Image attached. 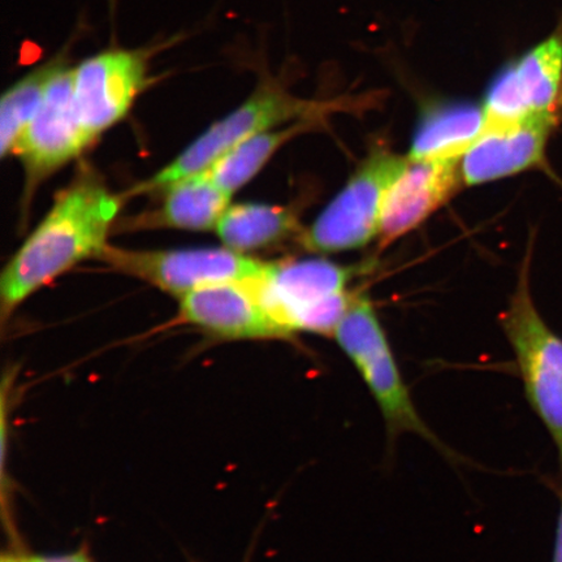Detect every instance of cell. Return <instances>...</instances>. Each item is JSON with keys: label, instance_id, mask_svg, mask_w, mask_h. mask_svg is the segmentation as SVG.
<instances>
[{"label": "cell", "instance_id": "cell-1", "mask_svg": "<svg viewBox=\"0 0 562 562\" xmlns=\"http://www.w3.org/2000/svg\"><path fill=\"white\" fill-rule=\"evenodd\" d=\"M122 200L88 173L56 196L45 220L26 238L0 278L3 323L48 281L83 259L100 255L108 245Z\"/></svg>", "mask_w": 562, "mask_h": 562}, {"label": "cell", "instance_id": "cell-2", "mask_svg": "<svg viewBox=\"0 0 562 562\" xmlns=\"http://www.w3.org/2000/svg\"><path fill=\"white\" fill-rule=\"evenodd\" d=\"M353 269L323 259L267 263L255 281L259 296L284 331L334 335L355 296L347 285Z\"/></svg>", "mask_w": 562, "mask_h": 562}, {"label": "cell", "instance_id": "cell-3", "mask_svg": "<svg viewBox=\"0 0 562 562\" xmlns=\"http://www.w3.org/2000/svg\"><path fill=\"white\" fill-rule=\"evenodd\" d=\"M531 249H527L518 284L503 327L515 350L526 396L559 449L562 467V339L540 316L530 291Z\"/></svg>", "mask_w": 562, "mask_h": 562}, {"label": "cell", "instance_id": "cell-4", "mask_svg": "<svg viewBox=\"0 0 562 562\" xmlns=\"http://www.w3.org/2000/svg\"><path fill=\"white\" fill-rule=\"evenodd\" d=\"M323 108L325 105L297 100L271 83L259 87L240 108L211 125L170 165L161 168L149 180L133 187L125 196L164 192L175 182L206 171L216 159L243 140L288 122L314 119Z\"/></svg>", "mask_w": 562, "mask_h": 562}, {"label": "cell", "instance_id": "cell-5", "mask_svg": "<svg viewBox=\"0 0 562 562\" xmlns=\"http://www.w3.org/2000/svg\"><path fill=\"white\" fill-rule=\"evenodd\" d=\"M334 336L374 396L389 437L395 439L404 432L418 434L446 452L414 406L381 322L367 297H353Z\"/></svg>", "mask_w": 562, "mask_h": 562}, {"label": "cell", "instance_id": "cell-6", "mask_svg": "<svg viewBox=\"0 0 562 562\" xmlns=\"http://www.w3.org/2000/svg\"><path fill=\"white\" fill-rule=\"evenodd\" d=\"M97 259L112 269L147 281L176 297L201 288L261 278L267 263L231 250H130L105 245Z\"/></svg>", "mask_w": 562, "mask_h": 562}, {"label": "cell", "instance_id": "cell-7", "mask_svg": "<svg viewBox=\"0 0 562 562\" xmlns=\"http://www.w3.org/2000/svg\"><path fill=\"white\" fill-rule=\"evenodd\" d=\"M407 157L372 151L346 188L302 235L307 249L336 252L362 248L379 234L384 195Z\"/></svg>", "mask_w": 562, "mask_h": 562}, {"label": "cell", "instance_id": "cell-8", "mask_svg": "<svg viewBox=\"0 0 562 562\" xmlns=\"http://www.w3.org/2000/svg\"><path fill=\"white\" fill-rule=\"evenodd\" d=\"M91 143L76 109L74 68L67 63L53 77L37 114L13 145L11 154L25 168L27 191L79 157Z\"/></svg>", "mask_w": 562, "mask_h": 562}, {"label": "cell", "instance_id": "cell-9", "mask_svg": "<svg viewBox=\"0 0 562 562\" xmlns=\"http://www.w3.org/2000/svg\"><path fill=\"white\" fill-rule=\"evenodd\" d=\"M562 104V32L550 35L491 81L483 110L486 124L553 114Z\"/></svg>", "mask_w": 562, "mask_h": 562}, {"label": "cell", "instance_id": "cell-10", "mask_svg": "<svg viewBox=\"0 0 562 562\" xmlns=\"http://www.w3.org/2000/svg\"><path fill=\"white\" fill-rule=\"evenodd\" d=\"M147 54L108 50L74 68V97L91 139L121 122L147 83Z\"/></svg>", "mask_w": 562, "mask_h": 562}, {"label": "cell", "instance_id": "cell-11", "mask_svg": "<svg viewBox=\"0 0 562 562\" xmlns=\"http://www.w3.org/2000/svg\"><path fill=\"white\" fill-rule=\"evenodd\" d=\"M559 112L486 124L460 160L462 184L477 186L543 166Z\"/></svg>", "mask_w": 562, "mask_h": 562}, {"label": "cell", "instance_id": "cell-12", "mask_svg": "<svg viewBox=\"0 0 562 562\" xmlns=\"http://www.w3.org/2000/svg\"><path fill=\"white\" fill-rule=\"evenodd\" d=\"M256 280L210 285L186 294L179 299L180 321L222 340L288 339L291 336L263 305Z\"/></svg>", "mask_w": 562, "mask_h": 562}, {"label": "cell", "instance_id": "cell-13", "mask_svg": "<svg viewBox=\"0 0 562 562\" xmlns=\"http://www.w3.org/2000/svg\"><path fill=\"white\" fill-rule=\"evenodd\" d=\"M460 160L407 157L384 195L379 237L389 245L419 226L451 199L461 184Z\"/></svg>", "mask_w": 562, "mask_h": 562}, {"label": "cell", "instance_id": "cell-14", "mask_svg": "<svg viewBox=\"0 0 562 562\" xmlns=\"http://www.w3.org/2000/svg\"><path fill=\"white\" fill-rule=\"evenodd\" d=\"M159 207L124 222L126 229H215L229 207L231 194L203 171L165 189Z\"/></svg>", "mask_w": 562, "mask_h": 562}, {"label": "cell", "instance_id": "cell-15", "mask_svg": "<svg viewBox=\"0 0 562 562\" xmlns=\"http://www.w3.org/2000/svg\"><path fill=\"white\" fill-rule=\"evenodd\" d=\"M486 123L483 105L462 102L431 105L419 119L409 158L461 160Z\"/></svg>", "mask_w": 562, "mask_h": 562}, {"label": "cell", "instance_id": "cell-16", "mask_svg": "<svg viewBox=\"0 0 562 562\" xmlns=\"http://www.w3.org/2000/svg\"><path fill=\"white\" fill-rule=\"evenodd\" d=\"M215 231L226 248L245 252L286 240L300 232V224L290 209L238 203L229 205Z\"/></svg>", "mask_w": 562, "mask_h": 562}, {"label": "cell", "instance_id": "cell-17", "mask_svg": "<svg viewBox=\"0 0 562 562\" xmlns=\"http://www.w3.org/2000/svg\"><path fill=\"white\" fill-rule=\"evenodd\" d=\"M66 55L56 56L12 86L0 101V156L12 153L21 133L40 109L48 86L58 70L67 65Z\"/></svg>", "mask_w": 562, "mask_h": 562}, {"label": "cell", "instance_id": "cell-18", "mask_svg": "<svg viewBox=\"0 0 562 562\" xmlns=\"http://www.w3.org/2000/svg\"><path fill=\"white\" fill-rule=\"evenodd\" d=\"M302 125L296 124L286 130L267 131L249 137L223 154L205 172L224 192L234 195L238 189L248 184L262 170V167L281 145L304 130Z\"/></svg>", "mask_w": 562, "mask_h": 562}, {"label": "cell", "instance_id": "cell-19", "mask_svg": "<svg viewBox=\"0 0 562 562\" xmlns=\"http://www.w3.org/2000/svg\"><path fill=\"white\" fill-rule=\"evenodd\" d=\"M15 562H93L89 553L83 550L65 554H24L11 553Z\"/></svg>", "mask_w": 562, "mask_h": 562}, {"label": "cell", "instance_id": "cell-20", "mask_svg": "<svg viewBox=\"0 0 562 562\" xmlns=\"http://www.w3.org/2000/svg\"><path fill=\"white\" fill-rule=\"evenodd\" d=\"M553 562H562V507L559 518L557 546H554Z\"/></svg>", "mask_w": 562, "mask_h": 562}, {"label": "cell", "instance_id": "cell-21", "mask_svg": "<svg viewBox=\"0 0 562 562\" xmlns=\"http://www.w3.org/2000/svg\"><path fill=\"white\" fill-rule=\"evenodd\" d=\"M2 562H15V560H13L11 554H5V557L2 559Z\"/></svg>", "mask_w": 562, "mask_h": 562}]
</instances>
